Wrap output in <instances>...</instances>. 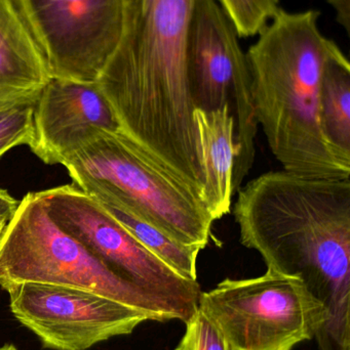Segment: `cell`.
I'll list each match as a JSON object with an SVG mask.
<instances>
[{"label": "cell", "instance_id": "6da1fadb", "mask_svg": "<svg viewBox=\"0 0 350 350\" xmlns=\"http://www.w3.org/2000/svg\"><path fill=\"white\" fill-rule=\"evenodd\" d=\"M240 243L324 306L321 350H350V178L271 172L238 189Z\"/></svg>", "mask_w": 350, "mask_h": 350}, {"label": "cell", "instance_id": "7a4b0ae2", "mask_svg": "<svg viewBox=\"0 0 350 350\" xmlns=\"http://www.w3.org/2000/svg\"><path fill=\"white\" fill-rule=\"evenodd\" d=\"M195 0H123L116 51L99 77L121 133L203 197L186 72Z\"/></svg>", "mask_w": 350, "mask_h": 350}, {"label": "cell", "instance_id": "3957f363", "mask_svg": "<svg viewBox=\"0 0 350 350\" xmlns=\"http://www.w3.org/2000/svg\"><path fill=\"white\" fill-rule=\"evenodd\" d=\"M316 10H279L247 53L257 122L284 170L350 178V154L327 137L321 113L325 66L336 49Z\"/></svg>", "mask_w": 350, "mask_h": 350}, {"label": "cell", "instance_id": "277c9868", "mask_svg": "<svg viewBox=\"0 0 350 350\" xmlns=\"http://www.w3.org/2000/svg\"><path fill=\"white\" fill-rule=\"evenodd\" d=\"M49 284L94 292L143 312L150 321L184 317L173 304L109 269L51 219L37 193H29L0 237V287Z\"/></svg>", "mask_w": 350, "mask_h": 350}, {"label": "cell", "instance_id": "5b68a950", "mask_svg": "<svg viewBox=\"0 0 350 350\" xmlns=\"http://www.w3.org/2000/svg\"><path fill=\"white\" fill-rule=\"evenodd\" d=\"M75 185L106 189L139 206L181 244L205 248L212 219L205 202L125 133L97 131L63 162Z\"/></svg>", "mask_w": 350, "mask_h": 350}, {"label": "cell", "instance_id": "8992f818", "mask_svg": "<svg viewBox=\"0 0 350 350\" xmlns=\"http://www.w3.org/2000/svg\"><path fill=\"white\" fill-rule=\"evenodd\" d=\"M203 310L238 350H291L314 338L324 306L297 277L267 269L250 279H225L201 292Z\"/></svg>", "mask_w": 350, "mask_h": 350}, {"label": "cell", "instance_id": "52a82bcc", "mask_svg": "<svg viewBox=\"0 0 350 350\" xmlns=\"http://www.w3.org/2000/svg\"><path fill=\"white\" fill-rule=\"evenodd\" d=\"M238 32L216 0H195L186 42V72L195 109L228 107L236 124L234 191L255 160L258 122L250 69Z\"/></svg>", "mask_w": 350, "mask_h": 350}, {"label": "cell", "instance_id": "ba28073f", "mask_svg": "<svg viewBox=\"0 0 350 350\" xmlns=\"http://www.w3.org/2000/svg\"><path fill=\"white\" fill-rule=\"evenodd\" d=\"M51 219L109 269L170 302L184 317L197 310L201 290L138 243L94 198L77 185L37 191Z\"/></svg>", "mask_w": 350, "mask_h": 350}, {"label": "cell", "instance_id": "9c48e42d", "mask_svg": "<svg viewBox=\"0 0 350 350\" xmlns=\"http://www.w3.org/2000/svg\"><path fill=\"white\" fill-rule=\"evenodd\" d=\"M51 77L97 82L121 40L123 0H14Z\"/></svg>", "mask_w": 350, "mask_h": 350}, {"label": "cell", "instance_id": "30bf717a", "mask_svg": "<svg viewBox=\"0 0 350 350\" xmlns=\"http://www.w3.org/2000/svg\"><path fill=\"white\" fill-rule=\"evenodd\" d=\"M12 314L47 349L86 350L129 335L149 318L94 292L49 284H12L4 288Z\"/></svg>", "mask_w": 350, "mask_h": 350}, {"label": "cell", "instance_id": "8fae6325", "mask_svg": "<svg viewBox=\"0 0 350 350\" xmlns=\"http://www.w3.org/2000/svg\"><path fill=\"white\" fill-rule=\"evenodd\" d=\"M99 129L121 131L116 115L98 83L51 77L35 106L29 148L47 165L63 164Z\"/></svg>", "mask_w": 350, "mask_h": 350}, {"label": "cell", "instance_id": "7c38bea8", "mask_svg": "<svg viewBox=\"0 0 350 350\" xmlns=\"http://www.w3.org/2000/svg\"><path fill=\"white\" fill-rule=\"evenodd\" d=\"M197 152L203 177V200L214 221L232 209L236 163V124L228 107L195 109Z\"/></svg>", "mask_w": 350, "mask_h": 350}, {"label": "cell", "instance_id": "4fadbf2b", "mask_svg": "<svg viewBox=\"0 0 350 350\" xmlns=\"http://www.w3.org/2000/svg\"><path fill=\"white\" fill-rule=\"evenodd\" d=\"M51 78L47 59L14 0H0V102L40 92Z\"/></svg>", "mask_w": 350, "mask_h": 350}, {"label": "cell", "instance_id": "5bb4252c", "mask_svg": "<svg viewBox=\"0 0 350 350\" xmlns=\"http://www.w3.org/2000/svg\"><path fill=\"white\" fill-rule=\"evenodd\" d=\"M84 193L98 201L138 243L173 271L188 281L197 282V257L201 249L175 240L139 206L119 193L101 189Z\"/></svg>", "mask_w": 350, "mask_h": 350}, {"label": "cell", "instance_id": "9a60e30c", "mask_svg": "<svg viewBox=\"0 0 350 350\" xmlns=\"http://www.w3.org/2000/svg\"><path fill=\"white\" fill-rule=\"evenodd\" d=\"M321 113L328 139L350 154V65L339 47L331 53L325 66Z\"/></svg>", "mask_w": 350, "mask_h": 350}, {"label": "cell", "instance_id": "2e32d148", "mask_svg": "<svg viewBox=\"0 0 350 350\" xmlns=\"http://www.w3.org/2000/svg\"><path fill=\"white\" fill-rule=\"evenodd\" d=\"M40 92L0 102V157L32 141L34 110Z\"/></svg>", "mask_w": 350, "mask_h": 350}, {"label": "cell", "instance_id": "e0dca14e", "mask_svg": "<svg viewBox=\"0 0 350 350\" xmlns=\"http://www.w3.org/2000/svg\"><path fill=\"white\" fill-rule=\"evenodd\" d=\"M240 37L260 34L279 12V0H216Z\"/></svg>", "mask_w": 350, "mask_h": 350}, {"label": "cell", "instance_id": "ac0fdd59", "mask_svg": "<svg viewBox=\"0 0 350 350\" xmlns=\"http://www.w3.org/2000/svg\"><path fill=\"white\" fill-rule=\"evenodd\" d=\"M185 325L186 331L176 350H238L199 308L189 317Z\"/></svg>", "mask_w": 350, "mask_h": 350}, {"label": "cell", "instance_id": "d6986e66", "mask_svg": "<svg viewBox=\"0 0 350 350\" xmlns=\"http://www.w3.org/2000/svg\"><path fill=\"white\" fill-rule=\"evenodd\" d=\"M20 202L0 187V222L8 224L16 213Z\"/></svg>", "mask_w": 350, "mask_h": 350}, {"label": "cell", "instance_id": "ffe728a7", "mask_svg": "<svg viewBox=\"0 0 350 350\" xmlns=\"http://www.w3.org/2000/svg\"><path fill=\"white\" fill-rule=\"evenodd\" d=\"M0 350H18L14 345H6L4 347H0Z\"/></svg>", "mask_w": 350, "mask_h": 350}, {"label": "cell", "instance_id": "44dd1931", "mask_svg": "<svg viewBox=\"0 0 350 350\" xmlns=\"http://www.w3.org/2000/svg\"><path fill=\"white\" fill-rule=\"evenodd\" d=\"M6 224L0 222V237H1L2 232H3L4 228H5Z\"/></svg>", "mask_w": 350, "mask_h": 350}]
</instances>
